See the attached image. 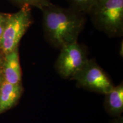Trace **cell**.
<instances>
[{
  "label": "cell",
  "instance_id": "obj_11",
  "mask_svg": "<svg viewBox=\"0 0 123 123\" xmlns=\"http://www.w3.org/2000/svg\"><path fill=\"white\" fill-rule=\"evenodd\" d=\"M10 14L0 12V39L4 32L5 27L7 24Z\"/></svg>",
  "mask_w": 123,
  "mask_h": 123
},
{
  "label": "cell",
  "instance_id": "obj_9",
  "mask_svg": "<svg viewBox=\"0 0 123 123\" xmlns=\"http://www.w3.org/2000/svg\"><path fill=\"white\" fill-rule=\"evenodd\" d=\"M96 0H67L70 8L86 14Z\"/></svg>",
  "mask_w": 123,
  "mask_h": 123
},
{
  "label": "cell",
  "instance_id": "obj_8",
  "mask_svg": "<svg viewBox=\"0 0 123 123\" xmlns=\"http://www.w3.org/2000/svg\"><path fill=\"white\" fill-rule=\"evenodd\" d=\"M106 105L112 114L119 115L123 111V86L114 87L106 94Z\"/></svg>",
  "mask_w": 123,
  "mask_h": 123
},
{
  "label": "cell",
  "instance_id": "obj_2",
  "mask_svg": "<svg viewBox=\"0 0 123 123\" xmlns=\"http://www.w3.org/2000/svg\"><path fill=\"white\" fill-rule=\"evenodd\" d=\"M92 24L110 37L123 34V0H96L89 10Z\"/></svg>",
  "mask_w": 123,
  "mask_h": 123
},
{
  "label": "cell",
  "instance_id": "obj_13",
  "mask_svg": "<svg viewBox=\"0 0 123 123\" xmlns=\"http://www.w3.org/2000/svg\"><path fill=\"white\" fill-rule=\"evenodd\" d=\"M3 80H1V81H0V86H1V83H2V81Z\"/></svg>",
  "mask_w": 123,
  "mask_h": 123
},
{
  "label": "cell",
  "instance_id": "obj_10",
  "mask_svg": "<svg viewBox=\"0 0 123 123\" xmlns=\"http://www.w3.org/2000/svg\"><path fill=\"white\" fill-rule=\"evenodd\" d=\"M16 4L22 6L24 5H29L30 6L36 7L42 10L43 7L51 4L50 0H12Z\"/></svg>",
  "mask_w": 123,
  "mask_h": 123
},
{
  "label": "cell",
  "instance_id": "obj_4",
  "mask_svg": "<svg viewBox=\"0 0 123 123\" xmlns=\"http://www.w3.org/2000/svg\"><path fill=\"white\" fill-rule=\"evenodd\" d=\"M61 49L55 67L63 78L72 79L88 61L86 51L78 41L67 44Z\"/></svg>",
  "mask_w": 123,
  "mask_h": 123
},
{
  "label": "cell",
  "instance_id": "obj_12",
  "mask_svg": "<svg viewBox=\"0 0 123 123\" xmlns=\"http://www.w3.org/2000/svg\"><path fill=\"white\" fill-rule=\"evenodd\" d=\"M4 54L2 53H0V81L4 80L3 76V66H4Z\"/></svg>",
  "mask_w": 123,
  "mask_h": 123
},
{
  "label": "cell",
  "instance_id": "obj_3",
  "mask_svg": "<svg viewBox=\"0 0 123 123\" xmlns=\"http://www.w3.org/2000/svg\"><path fill=\"white\" fill-rule=\"evenodd\" d=\"M33 22L31 6L24 5L10 14L0 39V49L4 55L18 48L25 34Z\"/></svg>",
  "mask_w": 123,
  "mask_h": 123
},
{
  "label": "cell",
  "instance_id": "obj_1",
  "mask_svg": "<svg viewBox=\"0 0 123 123\" xmlns=\"http://www.w3.org/2000/svg\"><path fill=\"white\" fill-rule=\"evenodd\" d=\"M41 10L44 37L50 43L62 49L77 41L85 26V14L52 3Z\"/></svg>",
  "mask_w": 123,
  "mask_h": 123
},
{
  "label": "cell",
  "instance_id": "obj_5",
  "mask_svg": "<svg viewBox=\"0 0 123 123\" xmlns=\"http://www.w3.org/2000/svg\"><path fill=\"white\" fill-rule=\"evenodd\" d=\"M72 79L84 88L105 95L114 87L103 69L92 59H88Z\"/></svg>",
  "mask_w": 123,
  "mask_h": 123
},
{
  "label": "cell",
  "instance_id": "obj_7",
  "mask_svg": "<svg viewBox=\"0 0 123 123\" xmlns=\"http://www.w3.org/2000/svg\"><path fill=\"white\" fill-rule=\"evenodd\" d=\"M22 84L9 83L5 80L0 86V113L14 107L21 98Z\"/></svg>",
  "mask_w": 123,
  "mask_h": 123
},
{
  "label": "cell",
  "instance_id": "obj_14",
  "mask_svg": "<svg viewBox=\"0 0 123 123\" xmlns=\"http://www.w3.org/2000/svg\"><path fill=\"white\" fill-rule=\"evenodd\" d=\"M0 53H2V52H1V49H0Z\"/></svg>",
  "mask_w": 123,
  "mask_h": 123
},
{
  "label": "cell",
  "instance_id": "obj_6",
  "mask_svg": "<svg viewBox=\"0 0 123 123\" xmlns=\"http://www.w3.org/2000/svg\"><path fill=\"white\" fill-rule=\"evenodd\" d=\"M3 76L5 80L9 83L14 84L21 83L22 71L20 64L18 47L4 55Z\"/></svg>",
  "mask_w": 123,
  "mask_h": 123
}]
</instances>
